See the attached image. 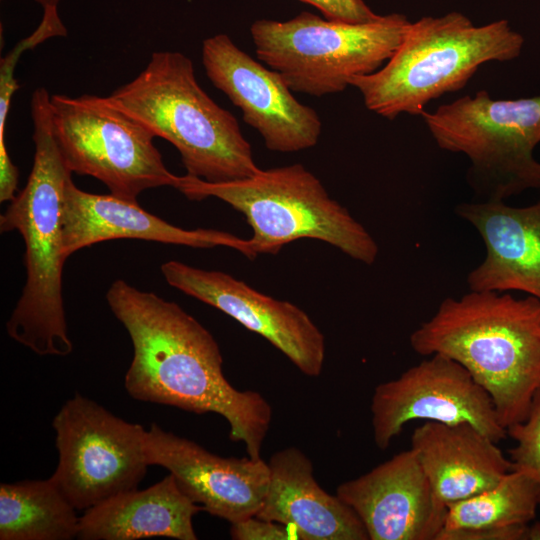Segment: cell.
Wrapping results in <instances>:
<instances>
[{"label": "cell", "instance_id": "cell-1", "mask_svg": "<svg viewBox=\"0 0 540 540\" xmlns=\"http://www.w3.org/2000/svg\"><path fill=\"white\" fill-rule=\"evenodd\" d=\"M106 300L133 346L124 378L128 394L197 414H219L229 424V438L260 459L272 408L259 392L237 390L225 378L213 335L177 303L122 279L111 284Z\"/></svg>", "mask_w": 540, "mask_h": 540}, {"label": "cell", "instance_id": "cell-2", "mask_svg": "<svg viewBox=\"0 0 540 540\" xmlns=\"http://www.w3.org/2000/svg\"><path fill=\"white\" fill-rule=\"evenodd\" d=\"M414 352L461 364L492 399L506 429L528 417L540 391V300L496 291L446 298L410 336Z\"/></svg>", "mask_w": 540, "mask_h": 540}, {"label": "cell", "instance_id": "cell-3", "mask_svg": "<svg viewBox=\"0 0 540 540\" xmlns=\"http://www.w3.org/2000/svg\"><path fill=\"white\" fill-rule=\"evenodd\" d=\"M47 89L31 98L33 165L24 188L0 216L2 232L18 231L25 243L26 282L6 330L38 355L66 356L73 350L62 294L63 209L72 180L56 142Z\"/></svg>", "mask_w": 540, "mask_h": 540}, {"label": "cell", "instance_id": "cell-4", "mask_svg": "<svg viewBox=\"0 0 540 540\" xmlns=\"http://www.w3.org/2000/svg\"><path fill=\"white\" fill-rule=\"evenodd\" d=\"M108 98L170 142L190 176L219 183L260 170L237 119L201 88L192 61L181 52L152 53L145 68Z\"/></svg>", "mask_w": 540, "mask_h": 540}, {"label": "cell", "instance_id": "cell-5", "mask_svg": "<svg viewBox=\"0 0 540 540\" xmlns=\"http://www.w3.org/2000/svg\"><path fill=\"white\" fill-rule=\"evenodd\" d=\"M524 38L507 20L475 26L459 12L410 23L391 58L374 73L354 76L366 108L389 120L419 115L434 99L466 86L479 67L517 58Z\"/></svg>", "mask_w": 540, "mask_h": 540}, {"label": "cell", "instance_id": "cell-6", "mask_svg": "<svg viewBox=\"0 0 540 540\" xmlns=\"http://www.w3.org/2000/svg\"><path fill=\"white\" fill-rule=\"evenodd\" d=\"M174 188L190 200L218 198L242 213L257 255L277 254L284 245L308 238L368 265L377 258L373 237L302 164L260 169L250 177L219 183L186 174L177 176Z\"/></svg>", "mask_w": 540, "mask_h": 540}, {"label": "cell", "instance_id": "cell-7", "mask_svg": "<svg viewBox=\"0 0 540 540\" xmlns=\"http://www.w3.org/2000/svg\"><path fill=\"white\" fill-rule=\"evenodd\" d=\"M411 22L401 14L367 23L329 20L304 11L287 21L260 19L250 33L258 59L292 92H342L354 76L376 72L394 54Z\"/></svg>", "mask_w": 540, "mask_h": 540}, {"label": "cell", "instance_id": "cell-8", "mask_svg": "<svg viewBox=\"0 0 540 540\" xmlns=\"http://www.w3.org/2000/svg\"><path fill=\"white\" fill-rule=\"evenodd\" d=\"M421 117L441 149L467 156L469 182L487 200L540 188V96L495 100L480 90Z\"/></svg>", "mask_w": 540, "mask_h": 540}, {"label": "cell", "instance_id": "cell-9", "mask_svg": "<svg viewBox=\"0 0 540 540\" xmlns=\"http://www.w3.org/2000/svg\"><path fill=\"white\" fill-rule=\"evenodd\" d=\"M53 132L68 168L101 181L110 194L129 201L145 190L171 186L155 136L107 97H50Z\"/></svg>", "mask_w": 540, "mask_h": 540}, {"label": "cell", "instance_id": "cell-10", "mask_svg": "<svg viewBox=\"0 0 540 540\" xmlns=\"http://www.w3.org/2000/svg\"><path fill=\"white\" fill-rule=\"evenodd\" d=\"M52 426L59 460L50 479L77 510L138 488L149 466L143 426L79 393L64 403Z\"/></svg>", "mask_w": 540, "mask_h": 540}, {"label": "cell", "instance_id": "cell-11", "mask_svg": "<svg viewBox=\"0 0 540 540\" xmlns=\"http://www.w3.org/2000/svg\"><path fill=\"white\" fill-rule=\"evenodd\" d=\"M370 410L373 439L380 450H386L412 420L468 422L496 443L507 436L486 390L466 368L440 353L377 385Z\"/></svg>", "mask_w": 540, "mask_h": 540}, {"label": "cell", "instance_id": "cell-12", "mask_svg": "<svg viewBox=\"0 0 540 540\" xmlns=\"http://www.w3.org/2000/svg\"><path fill=\"white\" fill-rule=\"evenodd\" d=\"M202 63L207 77L242 112L266 147L296 152L318 143L322 123L317 112L300 103L281 75L241 50L226 34L204 40Z\"/></svg>", "mask_w": 540, "mask_h": 540}, {"label": "cell", "instance_id": "cell-13", "mask_svg": "<svg viewBox=\"0 0 540 540\" xmlns=\"http://www.w3.org/2000/svg\"><path fill=\"white\" fill-rule=\"evenodd\" d=\"M166 282L232 317L280 350L303 374L318 377L325 337L295 304L274 299L233 276L171 260L161 265Z\"/></svg>", "mask_w": 540, "mask_h": 540}, {"label": "cell", "instance_id": "cell-14", "mask_svg": "<svg viewBox=\"0 0 540 540\" xmlns=\"http://www.w3.org/2000/svg\"><path fill=\"white\" fill-rule=\"evenodd\" d=\"M145 451L149 466L166 468L194 503L230 523L255 516L264 501L269 467L262 458L221 457L155 423Z\"/></svg>", "mask_w": 540, "mask_h": 540}, {"label": "cell", "instance_id": "cell-15", "mask_svg": "<svg viewBox=\"0 0 540 540\" xmlns=\"http://www.w3.org/2000/svg\"><path fill=\"white\" fill-rule=\"evenodd\" d=\"M336 495L359 516L369 540H436L447 513L412 448L343 482Z\"/></svg>", "mask_w": 540, "mask_h": 540}, {"label": "cell", "instance_id": "cell-16", "mask_svg": "<svg viewBox=\"0 0 540 540\" xmlns=\"http://www.w3.org/2000/svg\"><path fill=\"white\" fill-rule=\"evenodd\" d=\"M113 239H140L194 248L225 246L253 259L249 239L212 230H186L145 211L137 201L112 194L85 192L71 180L63 209V252L66 258L93 244Z\"/></svg>", "mask_w": 540, "mask_h": 540}, {"label": "cell", "instance_id": "cell-17", "mask_svg": "<svg viewBox=\"0 0 540 540\" xmlns=\"http://www.w3.org/2000/svg\"><path fill=\"white\" fill-rule=\"evenodd\" d=\"M456 213L482 237L486 255L467 277L472 291H522L540 300V200L512 207L501 200L462 203Z\"/></svg>", "mask_w": 540, "mask_h": 540}, {"label": "cell", "instance_id": "cell-18", "mask_svg": "<svg viewBox=\"0 0 540 540\" xmlns=\"http://www.w3.org/2000/svg\"><path fill=\"white\" fill-rule=\"evenodd\" d=\"M268 467L269 484L256 517L289 525L302 540H369L356 512L320 487L300 449L277 451Z\"/></svg>", "mask_w": 540, "mask_h": 540}, {"label": "cell", "instance_id": "cell-19", "mask_svg": "<svg viewBox=\"0 0 540 540\" xmlns=\"http://www.w3.org/2000/svg\"><path fill=\"white\" fill-rule=\"evenodd\" d=\"M411 448L437 503L445 508L494 486L512 471L497 443L468 422L424 421L411 435Z\"/></svg>", "mask_w": 540, "mask_h": 540}, {"label": "cell", "instance_id": "cell-20", "mask_svg": "<svg viewBox=\"0 0 540 540\" xmlns=\"http://www.w3.org/2000/svg\"><path fill=\"white\" fill-rule=\"evenodd\" d=\"M201 510L169 474L149 488L126 491L86 509L79 520L77 538L196 540L192 519Z\"/></svg>", "mask_w": 540, "mask_h": 540}, {"label": "cell", "instance_id": "cell-21", "mask_svg": "<svg viewBox=\"0 0 540 540\" xmlns=\"http://www.w3.org/2000/svg\"><path fill=\"white\" fill-rule=\"evenodd\" d=\"M76 510L50 478L1 483L0 539L77 538L80 517Z\"/></svg>", "mask_w": 540, "mask_h": 540}, {"label": "cell", "instance_id": "cell-22", "mask_svg": "<svg viewBox=\"0 0 540 540\" xmlns=\"http://www.w3.org/2000/svg\"><path fill=\"white\" fill-rule=\"evenodd\" d=\"M538 507L535 483L510 471L494 486L449 504L442 530L526 525L536 517Z\"/></svg>", "mask_w": 540, "mask_h": 540}, {"label": "cell", "instance_id": "cell-23", "mask_svg": "<svg viewBox=\"0 0 540 540\" xmlns=\"http://www.w3.org/2000/svg\"><path fill=\"white\" fill-rule=\"evenodd\" d=\"M515 446L509 452L512 471L529 477L536 485L540 507V391L535 395L528 417L507 428Z\"/></svg>", "mask_w": 540, "mask_h": 540}, {"label": "cell", "instance_id": "cell-24", "mask_svg": "<svg viewBox=\"0 0 540 540\" xmlns=\"http://www.w3.org/2000/svg\"><path fill=\"white\" fill-rule=\"evenodd\" d=\"M230 535L234 540L299 539L291 526L256 516L231 523Z\"/></svg>", "mask_w": 540, "mask_h": 540}, {"label": "cell", "instance_id": "cell-25", "mask_svg": "<svg viewBox=\"0 0 540 540\" xmlns=\"http://www.w3.org/2000/svg\"><path fill=\"white\" fill-rule=\"evenodd\" d=\"M322 12L329 20L348 23H367L381 17L374 13L364 0H300Z\"/></svg>", "mask_w": 540, "mask_h": 540}, {"label": "cell", "instance_id": "cell-26", "mask_svg": "<svg viewBox=\"0 0 540 540\" xmlns=\"http://www.w3.org/2000/svg\"><path fill=\"white\" fill-rule=\"evenodd\" d=\"M528 524L441 530L436 540H526Z\"/></svg>", "mask_w": 540, "mask_h": 540}, {"label": "cell", "instance_id": "cell-27", "mask_svg": "<svg viewBox=\"0 0 540 540\" xmlns=\"http://www.w3.org/2000/svg\"><path fill=\"white\" fill-rule=\"evenodd\" d=\"M526 540H540V521H536L531 526L528 525Z\"/></svg>", "mask_w": 540, "mask_h": 540}, {"label": "cell", "instance_id": "cell-28", "mask_svg": "<svg viewBox=\"0 0 540 540\" xmlns=\"http://www.w3.org/2000/svg\"><path fill=\"white\" fill-rule=\"evenodd\" d=\"M34 1L42 5L43 8H45V7H51V6L57 7L58 3L61 0H34Z\"/></svg>", "mask_w": 540, "mask_h": 540}]
</instances>
